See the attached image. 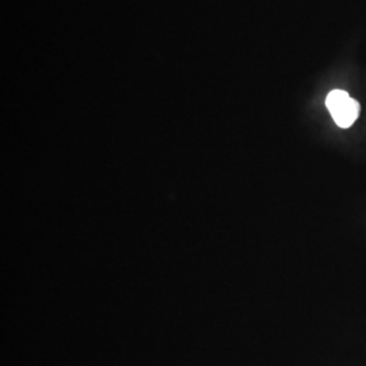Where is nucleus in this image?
<instances>
[{
  "label": "nucleus",
  "instance_id": "obj_1",
  "mask_svg": "<svg viewBox=\"0 0 366 366\" xmlns=\"http://www.w3.org/2000/svg\"><path fill=\"white\" fill-rule=\"evenodd\" d=\"M326 106L335 124L342 128L347 129L358 119L361 106L345 90H332L328 92L326 98Z\"/></svg>",
  "mask_w": 366,
  "mask_h": 366
}]
</instances>
